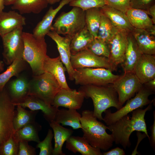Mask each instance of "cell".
<instances>
[{"mask_svg":"<svg viewBox=\"0 0 155 155\" xmlns=\"http://www.w3.org/2000/svg\"><path fill=\"white\" fill-rule=\"evenodd\" d=\"M152 104L144 109L139 108L134 110L131 117L128 115H126L107 126L116 144L120 145L125 149L130 147L131 145L130 136L135 131L145 133L149 138L145 116L146 112L152 108Z\"/></svg>","mask_w":155,"mask_h":155,"instance_id":"6da1fadb","label":"cell"},{"mask_svg":"<svg viewBox=\"0 0 155 155\" xmlns=\"http://www.w3.org/2000/svg\"><path fill=\"white\" fill-rule=\"evenodd\" d=\"M80 121L83 137L91 146L104 151L112 146L114 139L112 135L106 132L107 126L97 120L92 111H83Z\"/></svg>","mask_w":155,"mask_h":155,"instance_id":"7a4b0ae2","label":"cell"},{"mask_svg":"<svg viewBox=\"0 0 155 155\" xmlns=\"http://www.w3.org/2000/svg\"><path fill=\"white\" fill-rule=\"evenodd\" d=\"M78 90L83 93L85 98L92 99L94 115L100 120H103L102 113L106 109L113 107L117 110L122 107L119 104L117 94L112 84L102 86H81Z\"/></svg>","mask_w":155,"mask_h":155,"instance_id":"3957f363","label":"cell"},{"mask_svg":"<svg viewBox=\"0 0 155 155\" xmlns=\"http://www.w3.org/2000/svg\"><path fill=\"white\" fill-rule=\"evenodd\" d=\"M23 36L24 43L23 59L30 65L33 76L43 73L44 61L48 56L44 38H37L32 33L24 32Z\"/></svg>","mask_w":155,"mask_h":155,"instance_id":"277c9868","label":"cell"},{"mask_svg":"<svg viewBox=\"0 0 155 155\" xmlns=\"http://www.w3.org/2000/svg\"><path fill=\"white\" fill-rule=\"evenodd\" d=\"M85 26V11L74 7L69 11L60 14L52 25L51 31L72 38Z\"/></svg>","mask_w":155,"mask_h":155,"instance_id":"5b68a950","label":"cell"},{"mask_svg":"<svg viewBox=\"0 0 155 155\" xmlns=\"http://www.w3.org/2000/svg\"><path fill=\"white\" fill-rule=\"evenodd\" d=\"M29 85L28 95L39 98L50 105H52L55 97L62 88L54 76L46 72L33 76Z\"/></svg>","mask_w":155,"mask_h":155,"instance_id":"8992f818","label":"cell"},{"mask_svg":"<svg viewBox=\"0 0 155 155\" xmlns=\"http://www.w3.org/2000/svg\"><path fill=\"white\" fill-rule=\"evenodd\" d=\"M74 71L75 84L81 86L111 84L120 76L114 74L111 69L104 68H83Z\"/></svg>","mask_w":155,"mask_h":155,"instance_id":"52a82bcc","label":"cell"},{"mask_svg":"<svg viewBox=\"0 0 155 155\" xmlns=\"http://www.w3.org/2000/svg\"><path fill=\"white\" fill-rule=\"evenodd\" d=\"M153 93L151 90L143 86L134 98L127 100L125 105L116 111L112 113L110 109H106L104 112L105 115L103 121L108 125L134 110L152 103L153 100H150L148 97Z\"/></svg>","mask_w":155,"mask_h":155,"instance_id":"ba28073f","label":"cell"},{"mask_svg":"<svg viewBox=\"0 0 155 155\" xmlns=\"http://www.w3.org/2000/svg\"><path fill=\"white\" fill-rule=\"evenodd\" d=\"M16 106L4 88L0 91V144L14 134L13 121Z\"/></svg>","mask_w":155,"mask_h":155,"instance_id":"9c48e42d","label":"cell"},{"mask_svg":"<svg viewBox=\"0 0 155 155\" xmlns=\"http://www.w3.org/2000/svg\"><path fill=\"white\" fill-rule=\"evenodd\" d=\"M23 29V26L19 27L1 37L3 62L7 65H9L16 59H23L24 43Z\"/></svg>","mask_w":155,"mask_h":155,"instance_id":"30bf717a","label":"cell"},{"mask_svg":"<svg viewBox=\"0 0 155 155\" xmlns=\"http://www.w3.org/2000/svg\"><path fill=\"white\" fill-rule=\"evenodd\" d=\"M112 84L117 94L119 103L121 107L126 101L133 97L143 86L133 72H124Z\"/></svg>","mask_w":155,"mask_h":155,"instance_id":"8fae6325","label":"cell"},{"mask_svg":"<svg viewBox=\"0 0 155 155\" xmlns=\"http://www.w3.org/2000/svg\"><path fill=\"white\" fill-rule=\"evenodd\" d=\"M70 62L73 68H104L116 70V67L107 58L97 56L88 49L71 55Z\"/></svg>","mask_w":155,"mask_h":155,"instance_id":"7c38bea8","label":"cell"},{"mask_svg":"<svg viewBox=\"0 0 155 155\" xmlns=\"http://www.w3.org/2000/svg\"><path fill=\"white\" fill-rule=\"evenodd\" d=\"M129 32L125 29L119 30L108 43L110 51L108 59L116 67L124 60Z\"/></svg>","mask_w":155,"mask_h":155,"instance_id":"4fadbf2b","label":"cell"},{"mask_svg":"<svg viewBox=\"0 0 155 155\" xmlns=\"http://www.w3.org/2000/svg\"><path fill=\"white\" fill-rule=\"evenodd\" d=\"M84 98L83 93L80 90L61 88L55 97L52 105L57 108L62 106L78 110L82 107Z\"/></svg>","mask_w":155,"mask_h":155,"instance_id":"5bb4252c","label":"cell"},{"mask_svg":"<svg viewBox=\"0 0 155 155\" xmlns=\"http://www.w3.org/2000/svg\"><path fill=\"white\" fill-rule=\"evenodd\" d=\"M46 35L56 44L61 60L66 68L69 79L71 81L74 80L75 71L70 62L71 54L70 45L72 38L68 36H61L52 31H50Z\"/></svg>","mask_w":155,"mask_h":155,"instance_id":"9a60e30c","label":"cell"},{"mask_svg":"<svg viewBox=\"0 0 155 155\" xmlns=\"http://www.w3.org/2000/svg\"><path fill=\"white\" fill-rule=\"evenodd\" d=\"M134 73L143 85L155 78V57L142 54L135 67Z\"/></svg>","mask_w":155,"mask_h":155,"instance_id":"2e32d148","label":"cell"},{"mask_svg":"<svg viewBox=\"0 0 155 155\" xmlns=\"http://www.w3.org/2000/svg\"><path fill=\"white\" fill-rule=\"evenodd\" d=\"M25 108H28L32 111L41 110L45 119L49 123L54 120L57 110L53 105H50L41 99L35 96L28 95L21 102L15 103Z\"/></svg>","mask_w":155,"mask_h":155,"instance_id":"e0dca14e","label":"cell"},{"mask_svg":"<svg viewBox=\"0 0 155 155\" xmlns=\"http://www.w3.org/2000/svg\"><path fill=\"white\" fill-rule=\"evenodd\" d=\"M71 0H62L58 6L53 9L49 8L40 20L33 29L32 34L36 37L44 38L46 35L51 31L53 21L58 12L65 5L69 3Z\"/></svg>","mask_w":155,"mask_h":155,"instance_id":"ac0fdd59","label":"cell"},{"mask_svg":"<svg viewBox=\"0 0 155 155\" xmlns=\"http://www.w3.org/2000/svg\"><path fill=\"white\" fill-rule=\"evenodd\" d=\"M43 69L44 72H48L54 76L62 88L71 89L68 85L65 76L66 68L63 66L60 56L54 58L48 56L44 61Z\"/></svg>","mask_w":155,"mask_h":155,"instance_id":"d6986e66","label":"cell"},{"mask_svg":"<svg viewBox=\"0 0 155 155\" xmlns=\"http://www.w3.org/2000/svg\"><path fill=\"white\" fill-rule=\"evenodd\" d=\"M24 17L15 10L0 13V36L1 37L16 28L25 25Z\"/></svg>","mask_w":155,"mask_h":155,"instance_id":"ffe728a7","label":"cell"},{"mask_svg":"<svg viewBox=\"0 0 155 155\" xmlns=\"http://www.w3.org/2000/svg\"><path fill=\"white\" fill-rule=\"evenodd\" d=\"M127 39L124 59L121 64L124 72H133L136 65L142 53L131 32L128 34Z\"/></svg>","mask_w":155,"mask_h":155,"instance_id":"44dd1931","label":"cell"},{"mask_svg":"<svg viewBox=\"0 0 155 155\" xmlns=\"http://www.w3.org/2000/svg\"><path fill=\"white\" fill-rule=\"evenodd\" d=\"M65 148L74 153L82 155H103L101 150L91 146L84 137L71 135L66 141Z\"/></svg>","mask_w":155,"mask_h":155,"instance_id":"7402d4cb","label":"cell"},{"mask_svg":"<svg viewBox=\"0 0 155 155\" xmlns=\"http://www.w3.org/2000/svg\"><path fill=\"white\" fill-rule=\"evenodd\" d=\"M131 32L142 54L155 55L154 36L150 34L144 29L134 28Z\"/></svg>","mask_w":155,"mask_h":155,"instance_id":"603a6c76","label":"cell"},{"mask_svg":"<svg viewBox=\"0 0 155 155\" xmlns=\"http://www.w3.org/2000/svg\"><path fill=\"white\" fill-rule=\"evenodd\" d=\"M100 9L101 12L119 29H125L131 32L134 29L126 13L108 5H104Z\"/></svg>","mask_w":155,"mask_h":155,"instance_id":"cb8c5ba5","label":"cell"},{"mask_svg":"<svg viewBox=\"0 0 155 155\" xmlns=\"http://www.w3.org/2000/svg\"><path fill=\"white\" fill-rule=\"evenodd\" d=\"M49 124L53 131L55 139L53 155H65L62 150L64 142L72 135L73 131L62 126L54 120Z\"/></svg>","mask_w":155,"mask_h":155,"instance_id":"d4e9b609","label":"cell"},{"mask_svg":"<svg viewBox=\"0 0 155 155\" xmlns=\"http://www.w3.org/2000/svg\"><path fill=\"white\" fill-rule=\"evenodd\" d=\"M76 110L70 108L67 110L58 109L54 121L63 125L71 127L74 129H81L80 121L81 115Z\"/></svg>","mask_w":155,"mask_h":155,"instance_id":"484cf974","label":"cell"},{"mask_svg":"<svg viewBox=\"0 0 155 155\" xmlns=\"http://www.w3.org/2000/svg\"><path fill=\"white\" fill-rule=\"evenodd\" d=\"M126 14L130 24L134 28L146 30L154 25L147 11L131 8Z\"/></svg>","mask_w":155,"mask_h":155,"instance_id":"4316f807","label":"cell"},{"mask_svg":"<svg viewBox=\"0 0 155 155\" xmlns=\"http://www.w3.org/2000/svg\"><path fill=\"white\" fill-rule=\"evenodd\" d=\"M48 4L46 0H16L11 9L17 10L21 14H38L46 8Z\"/></svg>","mask_w":155,"mask_h":155,"instance_id":"83f0119b","label":"cell"},{"mask_svg":"<svg viewBox=\"0 0 155 155\" xmlns=\"http://www.w3.org/2000/svg\"><path fill=\"white\" fill-rule=\"evenodd\" d=\"M29 82L23 77H18L12 81L9 87L8 93L12 102H22L28 95Z\"/></svg>","mask_w":155,"mask_h":155,"instance_id":"f1b7e54d","label":"cell"},{"mask_svg":"<svg viewBox=\"0 0 155 155\" xmlns=\"http://www.w3.org/2000/svg\"><path fill=\"white\" fill-rule=\"evenodd\" d=\"M94 38L85 26L76 34L71 40L70 45L71 55L88 49Z\"/></svg>","mask_w":155,"mask_h":155,"instance_id":"f546056e","label":"cell"},{"mask_svg":"<svg viewBox=\"0 0 155 155\" xmlns=\"http://www.w3.org/2000/svg\"><path fill=\"white\" fill-rule=\"evenodd\" d=\"M41 129V126L34 121L25 125L15 131L14 135L19 142L33 141L38 143L40 141L38 133Z\"/></svg>","mask_w":155,"mask_h":155,"instance_id":"4dcf8cb0","label":"cell"},{"mask_svg":"<svg viewBox=\"0 0 155 155\" xmlns=\"http://www.w3.org/2000/svg\"><path fill=\"white\" fill-rule=\"evenodd\" d=\"M17 108L13 118V124L15 131L25 125L35 121L36 116L38 111H28L19 105Z\"/></svg>","mask_w":155,"mask_h":155,"instance_id":"1f68e13d","label":"cell"},{"mask_svg":"<svg viewBox=\"0 0 155 155\" xmlns=\"http://www.w3.org/2000/svg\"><path fill=\"white\" fill-rule=\"evenodd\" d=\"M119 30L101 12L100 23L96 38L108 43Z\"/></svg>","mask_w":155,"mask_h":155,"instance_id":"d6a6232c","label":"cell"},{"mask_svg":"<svg viewBox=\"0 0 155 155\" xmlns=\"http://www.w3.org/2000/svg\"><path fill=\"white\" fill-rule=\"evenodd\" d=\"M85 11L86 26L91 34L96 38L101 21V12L100 8H92Z\"/></svg>","mask_w":155,"mask_h":155,"instance_id":"836d02e7","label":"cell"},{"mask_svg":"<svg viewBox=\"0 0 155 155\" xmlns=\"http://www.w3.org/2000/svg\"><path fill=\"white\" fill-rule=\"evenodd\" d=\"M25 61L23 59H16L4 72L0 74V91L3 90L5 84L12 77L18 76L24 69Z\"/></svg>","mask_w":155,"mask_h":155,"instance_id":"e575fe53","label":"cell"},{"mask_svg":"<svg viewBox=\"0 0 155 155\" xmlns=\"http://www.w3.org/2000/svg\"><path fill=\"white\" fill-rule=\"evenodd\" d=\"M88 49L94 54L108 59L110 56V48L108 43L97 38H94Z\"/></svg>","mask_w":155,"mask_h":155,"instance_id":"d590c367","label":"cell"},{"mask_svg":"<svg viewBox=\"0 0 155 155\" xmlns=\"http://www.w3.org/2000/svg\"><path fill=\"white\" fill-rule=\"evenodd\" d=\"M19 142L14 134L0 144V155H18Z\"/></svg>","mask_w":155,"mask_h":155,"instance_id":"8d00e7d4","label":"cell"},{"mask_svg":"<svg viewBox=\"0 0 155 155\" xmlns=\"http://www.w3.org/2000/svg\"><path fill=\"white\" fill-rule=\"evenodd\" d=\"M70 6L79 7L84 11L94 7L101 8L107 5L106 0H71Z\"/></svg>","mask_w":155,"mask_h":155,"instance_id":"74e56055","label":"cell"},{"mask_svg":"<svg viewBox=\"0 0 155 155\" xmlns=\"http://www.w3.org/2000/svg\"><path fill=\"white\" fill-rule=\"evenodd\" d=\"M53 136L52 130L49 129L44 139L38 143L36 147L40 149L39 155H53V148L52 141Z\"/></svg>","mask_w":155,"mask_h":155,"instance_id":"f35d334b","label":"cell"},{"mask_svg":"<svg viewBox=\"0 0 155 155\" xmlns=\"http://www.w3.org/2000/svg\"><path fill=\"white\" fill-rule=\"evenodd\" d=\"M131 0H106L107 5L126 13L131 8Z\"/></svg>","mask_w":155,"mask_h":155,"instance_id":"ab89813d","label":"cell"},{"mask_svg":"<svg viewBox=\"0 0 155 155\" xmlns=\"http://www.w3.org/2000/svg\"><path fill=\"white\" fill-rule=\"evenodd\" d=\"M155 0H131V8L148 11L149 8L155 4Z\"/></svg>","mask_w":155,"mask_h":155,"instance_id":"60d3db41","label":"cell"},{"mask_svg":"<svg viewBox=\"0 0 155 155\" xmlns=\"http://www.w3.org/2000/svg\"><path fill=\"white\" fill-rule=\"evenodd\" d=\"M28 142L20 141L19 142V151L18 155H35V148L29 145Z\"/></svg>","mask_w":155,"mask_h":155,"instance_id":"b9f144b4","label":"cell"},{"mask_svg":"<svg viewBox=\"0 0 155 155\" xmlns=\"http://www.w3.org/2000/svg\"><path fill=\"white\" fill-rule=\"evenodd\" d=\"M154 121L152 125L150 127L151 136H149V139L150 144L155 150V111L153 112Z\"/></svg>","mask_w":155,"mask_h":155,"instance_id":"7bdbcfd3","label":"cell"},{"mask_svg":"<svg viewBox=\"0 0 155 155\" xmlns=\"http://www.w3.org/2000/svg\"><path fill=\"white\" fill-rule=\"evenodd\" d=\"M103 155H125L124 150L119 147H117L106 152L103 153Z\"/></svg>","mask_w":155,"mask_h":155,"instance_id":"ee69618b","label":"cell"},{"mask_svg":"<svg viewBox=\"0 0 155 155\" xmlns=\"http://www.w3.org/2000/svg\"><path fill=\"white\" fill-rule=\"evenodd\" d=\"M137 135L138 139L135 148L131 154L132 155H135L137 154H139L138 152L137 151V149L139 144L144 138L147 137V135L145 133H144L142 134L140 131H137Z\"/></svg>","mask_w":155,"mask_h":155,"instance_id":"f6af8a7d","label":"cell"},{"mask_svg":"<svg viewBox=\"0 0 155 155\" xmlns=\"http://www.w3.org/2000/svg\"><path fill=\"white\" fill-rule=\"evenodd\" d=\"M148 13L152 17V19L154 24H155V4L150 7L148 9Z\"/></svg>","mask_w":155,"mask_h":155,"instance_id":"bcb514c9","label":"cell"},{"mask_svg":"<svg viewBox=\"0 0 155 155\" xmlns=\"http://www.w3.org/2000/svg\"><path fill=\"white\" fill-rule=\"evenodd\" d=\"M144 84L146 85V87L154 92L155 89V78L149 81Z\"/></svg>","mask_w":155,"mask_h":155,"instance_id":"7dc6e473","label":"cell"},{"mask_svg":"<svg viewBox=\"0 0 155 155\" xmlns=\"http://www.w3.org/2000/svg\"><path fill=\"white\" fill-rule=\"evenodd\" d=\"M146 30L150 34L155 36V26L154 24L152 26L146 29Z\"/></svg>","mask_w":155,"mask_h":155,"instance_id":"c3c4849f","label":"cell"},{"mask_svg":"<svg viewBox=\"0 0 155 155\" xmlns=\"http://www.w3.org/2000/svg\"><path fill=\"white\" fill-rule=\"evenodd\" d=\"M16 0H4V4L5 6L12 5Z\"/></svg>","mask_w":155,"mask_h":155,"instance_id":"681fc988","label":"cell"},{"mask_svg":"<svg viewBox=\"0 0 155 155\" xmlns=\"http://www.w3.org/2000/svg\"><path fill=\"white\" fill-rule=\"evenodd\" d=\"M5 6L4 0H0V13L3 11Z\"/></svg>","mask_w":155,"mask_h":155,"instance_id":"f907efd6","label":"cell"},{"mask_svg":"<svg viewBox=\"0 0 155 155\" xmlns=\"http://www.w3.org/2000/svg\"><path fill=\"white\" fill-rule=\"evenodd\" d=\"M48 4L53 5L59 2L61 0H46Z\"/></svg>","mask_w":155,"mask_h":155,"instance_id":"816d5d0a","label":"cell"},{"mask_svg":"<svg viewBox=\"0 0 155 155\" xmlns=\"http://www.w3.org/2000/svg\"><path fill=\"white\" fill-rule=\"evenodd\" d=\"M4 66L3 61H0V72L3 70L4 69Z\"/></svg>","mask_w":155,"mask_h":155,"instance_id":"f5cc1de1","label":"cell"}]
</instances>
